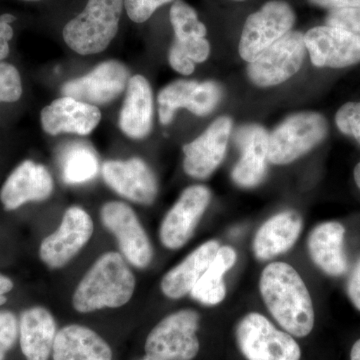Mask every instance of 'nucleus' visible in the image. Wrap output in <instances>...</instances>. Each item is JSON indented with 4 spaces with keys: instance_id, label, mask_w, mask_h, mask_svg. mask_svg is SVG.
Instances as JSON below:
<instances>
[{
    "instance_id": "obj_27",
    "label": "nucleus",
    "mask_w": 360,
    "mask_h": 360,
    "mask_svg": "<svg viewBox=\"0 0 360 360\" xmlns=\"http://www.w3.org/2000/svg\"><path fill=\"white\" fill-rule=\"evenodd\" d=\"M200 82L195 80L180 79L172 82L158 94L160 122L168 124L174 120L175 112L179 108L193 110L196 87Z\"/></svg>"
},
{
    "instance_id": "obj_1",
    "label": "nucleus",
    "mask_w": 360,
    "mask_h": 360,
    "mask_svg": "<svg viewBox=\"0 0 360 360\" xmlns=\"http://www.w3.org/2000/svg\"><path fill=\"white\" fill-rule=\"evenodd\" d=\"M259 290L267 309L284 331L305 338L314 328V302L300 274L286 262H272L262 270Z\"/></svg>"
},
{
    "instance_id": "obj_39",
    "label": "nucleus",
    "mask_w": 360,
    "mask_h": 360,
    "mask_svg": "<svg viewBox=\"0 0 360 360\" xmlns=\"http://www.w3.org/2000/svg\"><path fill=\"white\" fill-rule=\"evenodd\" d=\"M350 360H360V340H357L352 348Z\"/></svg>"
},
{
    "instance_id": "obj_25",
    "label": "nucleus",
    "mask_w": 360,
    "mask_h": 360,
    "mask_svg": "<svg viewBox=\"0 0 360 360\" xmlns=\"http://www.w3.org/2000/svg\"><path fill=\"white\" fill-rule=\"evenodd\" d=\"M236 251L231 246H220L214 258L191 291V297L206 307H214L224 302L226 284L224 277L236 264Z\"/></svg>"
},
{
    "instance_id": "obj_22",
    "label": "nucleus",
    "mask_w": 360,
    "mask_h": 360,
    "mask_svg": "<svg viewBox=\"0 0 360 360\" xmlns=\"http://www.w3.org/2000/svg\"><path fill=\"white\" fill-rule=\"evenodd\" d=\"M52 357L53 360H111L112 352L91 329L71 324L56 333Z\"/></svg>"
},
{
    "instance_id": "obj_7",
    "label": "nucleus",
    "mask_w": 360,
    "mask_h": 360,
    "mask_svg": "<svg viewBox=\"0 0 360 360\" xmlns=\"http://www.w3.org/2000/svg\"><path fill=\"white\" fill-rule=\"evenodd\" d=\"M296 16L292 7L283 0H271L250 14L241 33L238 51L246 63H252L270 45L291 32Z\"/></svg>"
},
{
    "instance_id": "obj_37",
    "label": "nucleus",
    "mask_w": 360,
    "mask_h": 360,
    "mask_svg": "<svg viewBox=\"0 0 360 360\" xmlns=\"http://www.w3.org/2000/svg\"><path fill=\"white\" fill-rule=\"evenodd\" d=\"M314 6L333 9L352 8L360 6V0H309Z\"/></svg>"
},
{
    "instance_id": "obj_33",
    "label": "nucleus",
    "mask_w": 360,
    "mask_h": 360,
    "mask_svg": "<svg viewBox=\"0 0 360 360\" xmlns=\"http://www.w3.org/2000/svg\"><path fill=\"white\" fill-rule=\"evenodd\" d=\"M326 25L342 28L360 37V6L333 9L326 18Z\"/></svg>"
},
{
    "instance_id": "obj_36",
    "label": "nucleus",
    "mask_w": 360,
    "mask_h": 360,
    "mask_svg": "<svg viewBox=\"0 0 360 360\" xmlns=\"http://www.w3.org/2000/svg\"><path fill=\"white\" fill-rule=\"evenodd\" d=\"M347 293L350 302L360 311V257L355 264L347 283Z\"/></svg>"
},
{
    "instance_id": "obj_43",
    "label": "nucleus",
    "mask_w": 360,
    "mask_h": 360,
    "mask_svg": "<svg viewBox=\"0 0 360 360\" xmlns=\"http://www.w3.org/2000/svg\"><path fill=\"white\" fill-rule=\"evenodd\" d=\"M234 1H243V0H234Z\"/></svg>"
},
{
    "instance_id": "obj_13",
    "label": "nucleus",
    "mask_w": 360,
    "mask_h": 360,
    "mask_svg": "<svg viewBox=\"0 0 360 360\" xmlns=\"http://www.w3.org/2000/svg\"><path fill=\"white\" fill-rule=\"evenodd\" d=\"M232 129L229 116H220L200 136L184 146V172L195 179H206L221 165Z\"/></svg>"
},
{
    "instance_id": "obj_42",
    "label": "nucleus",
    "mask_w": 360,
    "mask_h": 360,
    "mask_svg": "<svg viewBox=\"0 0 360 360\" xmlns=\"http://www.w3.org/2000/svg\"><path fill=\"white\" fill-rule=\"evenodd\" d=\"M25 1H39V0H25Z\"/></svg>"
},
{
    "instance_id": "obj_34",
    "label": "nucleus",
    "mask_w": 360,
    "mask_h": 360,
    "mask_svg": "<svg viewBox=\"0 0 360 360\" xmlns=\"http://www.w3.org/2000/svg\"><path fill=\"white\" fill-rule=\"evenodd\" d=\"M174 0H123L130 20L136 23L146 22L156 9Z\"/></svg>"
},
{
    "instance_id": "obj_12",
    "label": "nucleus",
    "mask_w": 360,
    "mask_h": 360,
    "mask_svg": "<svg viewBox=\"0 0 360 360\" xmlns=\"http://www.w3.org/2000/svg\"><path fill=\"white\" fill-rule=\"evenodd\" d=\"M305 46L317 68H345L360 63V37L335 26H316L304 35Z\"/></svg>"
},
{
    "instance_id": "obj_21",
    "label": "nucleus",
    "mask_w": 360,
    "mask_h": 360,
    "mask_svg": "<svg viewBox=\"0 0 360 360\" xmlns=\"http://www.w3.org/2000/svg\"><path fill=\"white\" fill-rule=\"evenodd\" d=\"M153 91L148 79L141 75L130 78L120 115V127L130 139H141L153 129Z\"/></svg>"
},
{
    "instance_id": "obj_30",
    "label": "nucleus",
    "mask_w": 360,
    "mask_h": 360,
    "mask_svg": "<svg viewBox=\"0 0 360 360\" xmlns=\"http://www.w3.org/2000/svg\"><path fill=\"white\" fill-rule=\"evenodd\" d=\"M22 96L20 72L11 63H0V103H15Z\"/></svg>"
},
{
    "instance_id": "obj_31",
    "label": "nucleus",
    "mask_w": 360,
    "mask_h": 360,
    "mask_svg": "<svg viewBox=\"0 0 360 360\" xmlns=\"http://www.w3.org/2000/svg\"><path fill=\"white\" fill-rule=\"evenodd\" d=\"M335 123L342 134L354 137L360 144V103L343 104L336 112Z\"/></svg>"
},
{
    "instance_id": "obj_24",
    "label": "nucleus",
    "mask_w": 360,
    "mask_h": 360,
    "mask_svg": "<svg viewBox=\"0 0 360 360\" xmlns=\"http://www.w3.org/2000/svg\"><path fill=\"white\" fill-rule=\"evenodd\" d=\"M219 248V241H206L184 262L169 270L161 281L160 288L163 295L172 300H179L191 293L194 285L212 264Z\"/></svg>"
},
{
    "instance_id": "obj_38",
    "label": "nucleus",
    "mask_w": 360,
    "mask_h": 360,
    "mask_svg": "<svg viewBox=\"0 0 360 360\" xmlns=\"http://www.w3.org/2000/svg\"><path fill=\"white\" fill-rule=\"evenodd\" d=\"M13 283L8 277L0 274V305L4 304L6 302V293L13 290Z\"/></svg>"
},
{
    "instance_id": "obj_6",
    "label": "nucleus",
    "mask_w": 360,
    "mask_h": 360,
    "mask_svg": "<svg viewBox=\"0 0 360 360\" xmlns=\"http://www.w3.org/2000/svg\"><path fill=\"white\" fill-rule=\"evenodd\" d=\"M200 321V314L193 309L168 315L149 333L146 355L155 360H193L200 347L196 335Z\"/></svg>"
},
{
    "instance_id": "obj_32",
    "label": "nucleus",
    "mask_w": 360,
    "mask_h": 360,
    "mask_svg": "<svg viewBox=\"0 0 360 360\" xmlns=\"http://www.w3.org/2000/svg\"><path fill=\"white\" fill-rule=\"evenodd\" d=\"M20 324L15 315L8 310L0 311V360H6L7 352L18 340Z\"/></svg>"
},
{
    "instance_id": "obj_4",
    "label": "nucleus",
    "mask_w": 360,
    "mask_h": 360,
    "mask_svg": "<svg viewBox=\"0 0 360 360\" xmlns=\"http://www.w3.org/2000/svg\"><path fill=\"white\" fill-rule=\"evenodd\" d=\"M328 132V122L321 113L291 115L269 134L267 158L276 165L293 162L319 146Z\"/></svg>"
},
{
    "instance_id": "obj_16",
    "label": "nucleus",
    "mask_w": 360,
    "mask_h": 360,
    "mask_svg": "<svg viewBox=\"0 0 360 360\" xmlns=\"http://www.w3.org/2000/svg\"><path fill=\"white\" fill-rule=\"evenodd\" d=\"M269 137L264 127L248 124L236 131L234 141L241 156L231 172L234 184L250 188L264 181L267 172Z\"/></svg>"
},
{
    "instance_id": "obj_3",
    "label": "nucleus",
    "mask_w": 360,
    "mask_h": 360,
    "mask_svg": "<svg viewBox=\"0 0 360 360\" xmlns=\"http://www.w3.org/2000/svg\"><path fill=\"white\" fill-rule=\"evenodd\" d=\"M123 6V0H89L63 28L65 44L82 56L105 51L118 32Z\"/></svg>"
},
{
    "instance_id": "obj_29",
    "label": "nucleus",
    "mask_w": 360,
    "mask_h": 360,
    "mask_svg": "<svg viewBox=\"0 0 360 360\" xmlns=\"http://www.w3.org/2000/svg\"><path fill=\"white\" fill-rule=\"evenodd\" d=\"M170 22L174 27L175 39H205L207 34L205 25L198 20L193 7L182 0H175L170 8Z\"/></svg>"
},
{
    "instance_id": "obj_23",
    "label": "nucleus",
    "mask_w": 360,
    "mask_h": 360,
    "mask_svg": "<svg viewBox=\"0 0 360 360\" xmlns=\"http://www.w3.org/2000/svg\"><path fill=\"white\" fill-rule=\"evenodd\" d=\"M56 333V321L49 310L40 307L25 310L20 315V340L26 360H49Z\"/></svg>"
},
{
    "instance_id": "obj_15",
    "label": "nucleus",
    "mask_w": 360,
    "mask_h": 360,
    "mask_svg": "<svg viewBox=\"0 0 360 360\" xmlns=\"http://www.w3.org/2000/svg\"><path fill=\"white\" fill-rule=\"evenodd\" d=\"M103 175L106 184L123 198L143 205L155 202L158 180L143 160L108 161L103 165Z\"/></svg>"
},
{
    "instance_id": "obj_17",
    "label": "nucleus",
    "mask_w": 360,
    "mask_h": 360,
    "mask_svg": "<svg viewBox=\"0 0 360 360\" xmlns=\"http://www.w3.org/2000/svg\"><path fill=\"white\" fill-rule=\"evenodd\" d=\"M53 180L44 165L23 161L11 172L0 191V200L7 212L32 201H44L51 195Z\"/></svg>"
},
{
    "instance_id": "obj_40",
    "label": "nucleus",
    "mask_w": 360,
    "mask_h": 360,
    "mask_svg": "<svg viewBox=\"0 0 360 360\" xmlns=\"http://www.w3.org/2000/svg\"><path fill=\"white\" fill-rule=\"evenodd\" d=\"M354 176L355 184H356V186H359V188L360 189V161L354 168Z\"/></svg>"
},
{
    "instance_id": "obj_14",
    "label": "nucleus",
    "mask_w": 360,
    "mask_h": 360,
    "mask_svg": "<svg viewBox=\"0 0 360 360\" xmlns=\"http://www.w3.org/2000/svg\"><path fill=\"white\" fill-rule=\"evenodd\" d=\"M129 72L122 63L105 61L84 77L66 82L63 96L92 104H106L115 101L127 87Z\"/></svg>"
},
{
    "instance_id": "obj_18",
    "label": "nucleus",
    "mask_w": 360,
    "mask_h": 360,
    "mask_svg": "<svg viewBox=\"0 0 360 360\" xmlns=\"http://www.w3.org/2000/svg\"><path fill=\"white\" fill-rule=\"evenodd\" d=\"M40 117L47 134L58 135L68 132L87 135L98 125L101 113L96 105L63 96L44 108Z\"/></svg>"
},
{
    "instance_id": "obj_20",
    "label": "nucleus",
    "mask_w": 360,
    "mask_h": 360,
    "mask_svg": "<svg viewBox=\"0 0 360 360\" xmlns=\"http://www.w3.org/2000/svg\"><path fill=\"white\" fill-rule=\"evenodd\" d=\"M345 236V226L336 221L322 222L310 232L307 240L310 257L329 276H341L347 271Z\"/></svg>"
},
{
    "instance_id": "obj_11",
    "label": "nucleus",
    "mask_w": 360,
    "mask_h": 360,
    "mask_svg": "<svg viewBox=\"0 0 360 360\" xmlns=\"http://www.w3.org/2000/svg\"><path fill=\"white\" fill-rule=\"evenodd\" d=\"M212 193L205 186L187 187L165 215L160 231L162 245L179 250L193 236L198 222L210 205Z\"/></svg>"
},
{
    "instance_id": "obj_19",
    "label": "nucleus",
    "mask_w": 360,
    "mask_h": 360,
    "mask_svg": "<svg viewBox=\"0 0 360 360\" xmlns=\"http://www.w3.org/2000/svg\"><path fill=\"white\" fill-rule=\"evenodd\" d=\"M302 215L295 210L279 212L264 222L253 239V252L265 262L283 255L295 245L302 233Z\"/></svg>"
},
{
    "instance_id": "obj_41",
    "label": "nucleus",
    "mask_w": 360,
    "mask_h": 360,
    "mask_svg": "<svg viewBox=\"0 0 360 360\" xmlns=\"http://www.w3.org/2000/svg\"><path fill=\"white\" fill-rule=\"evenodd\" d=\"M141 360H155V359H150V357H148V355H146V356H144L143 359H142Z\"/></svg>"
},
{
    "instance_id": "obj_26",
    "label": "nucleus",
    "mask_w": 360,
    "mask_h": 360,
    "mask_svg": "<svg viewBox=\"0 0 360 360\" xmlns=\"http://www.w3.org/2000/svg\"><path fill=\"white\" fill-rule=\"evenodd\" d=\"M61 169L66 184H85L96 176L98 160L89 146L77 142L66 148L61 160Z\"/></svg>"
},
{
    "instance_id": "obj_28",
    "label": "nucleus",
    "mask_w": 360,
    "mask_h": 360,
    "mask_svg": "<svg viewBox=\"0 0 360 360\" xmlns=\"http://www.w3.org/2000/svg\"><path fill=\"white\" fill-rule=\"evenodd\" d=\"M210 53V44L205 37L184 41L174 39L168 59L175 71L184 75H189L193 72L195 63L205 61Z\"/></svg>"
},
{
    "instance_id": "obj_2",
    "label": "nucleus",
    "mask_w": 360,
    "mask_h": 360,
    "mask_svg": "<svg viewBox=\"0 0 360 360\" xmlns=\"http://www.w3.org/2000/svg\"><path fill=\"white\" fill-rule=\"evenodd\" d=\"M134 290V276L122 255L108 252L96 260L78 284L73 307L82 314L116 309L129 302Z\"/></svg>"
},
{
    "instance_id": "obj_9",
    "label": "nucleus",
    "mask_w": 360,
    "mask_h": 360,
    "mask_svg": "<svg viewBox=\"0 0 360 360\" xmlns=\"http://www.w3.org/2000/svg\"><path fill=\"white\" fill-rule=\"evenodd\" d=\"M92 233L94 222L89 213L72 206L66 210L58 231L42 241L40 258L51 269H61L84 248Z\"/></svg>"
},
{
    "instance_id": "obj_8",
    "label": "nucleus",
    "mask_w": 360,
    "mask_h": 360,
    "mask_svg": "<svg viewBox=\"0 0 360 360\" xmlns=\"http://www.w3.org/2000/svg\"><path fill=\"white\" fill-rule=\"evenodd\" d=\"M307 51L304 35L290 32L250 63L248 77L259 87L283 84L302 68Z\"/></svg>"
},
{
    "instance_id": "obj_35",
    "label": "nucleus",
    "mask_w": 360,
    "mask_h": 360,
    "mask_svg": "<svg viewBox=\"0 0 360 360\" xmlns=\"http://www.w3.org/2000/svg\"><path fill=\"white\" fill-rule=\"evenodd\" d=\"M15 20L11 14L0 16V60L6 58L9 53V41L13 37V30L11 23Z\"/></svg>"
},
{
    "instance_id": "obj_5",
    "label": "nucleus",
    "mask_w": 360,
    "mask_h": 360,
    "mask_svg": "<svg viewBox=\"0 0 360 360\" xmlns=\"http://www.w3.org/2000/svg\"><path fill=\"white\" fill-rule=\"evenodd\" d=\"M236 341L248 360H300L302 349L286 331L276 328L257 312H250L236 326Z\"/></svg>"
},
{
    "instance_id": "obj_10",
    "label": "nucleus",
    "mask_w": 360,
    "mask_h": 360,
    "mask_svg": "<svg viewBox=\"0 0 360 360\" xmlns=\"http://www.w3.org/2000/svg\"><path fill=\"white\" fill-rule=\"evenodd\" d=\"M104 226L115 234L125 258L134 266L146 269L153 260V246L132 208L120 201L103 205L101 212Z\"/></svg>"
}]
</instances>
